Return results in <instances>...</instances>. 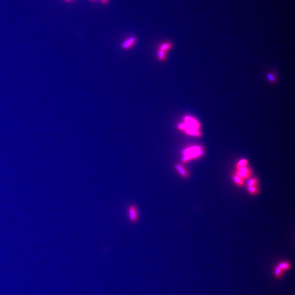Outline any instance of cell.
<instances>
[{"instance_id": "e0dca14e", "label": "cell", "mask_w": 295, "mask_h": 295, "mask_svg": "<svg viewBox=\"0 0 295 295\" xmlns=\"http://www.w3.org/2000/svg\"><path fill=\"white\" fill-rule=\"evenodd\" d=\"M64 1H66V2H70V1H73V0H64Z\"/></svg>"}, {"instance_id": "30bf717a", "label": "cell", "mask_w": 295, "mask_h": 295, "mask_svg": "<svg viewBox=\"0 0 295 295\" xmlns=\"http://www.w3.org/2000/svg\"><path fill=\"white\" fill-rule=\"evenodd\" d=\"M246 161L245 160H241L240 162H239L238 165H239V166H240L243 167V166H244L246 165Z\"/></svg>"}, {"instance_id": "6da1fadb", "label": "cell", "mask_w": 295, "mask_h": 295, "mask_svg": "<svg viewBox=\"0 0 295 295\" xmlns=\"http://www.w3.org/2000/svg\"><path fill=\"white\" fill-rule=\"evenodd\" d=\"M184 123L180 124L178 126L180 129L184 130L190 135H200V132H199L200 124L197 120L194 118L187 116L184 118Z\"/></svg>"}, {"instance_id": "9c48e42d", "label": "cell", "mask_w": 295, "mask_h": 295, "mask_svg": "<svg viewBox=\"0 0 295 295\" xmlns=\"http://www.w3.org/2000/svg\"><path fill=\"white\" fill-rule=\"evenodd\" d=\"M248 175V173H246V172H241L240 171L238 173V175L240 177H242V178H243V177H245L247 176Z\"/></svg>"}, {"instance_id": "3957f363", "label": "cell", "mask_w": 295, "mask_h": 295, "mask_svg": "<svg viewBox=\"0 0 295 295\" xmlns=\"http://www.w3.org/2000/svg\"><path fill=\"white\" fill-rule=\"evenodd\" d=\"M129 219L131 222H137L139 219V213L137 207L135 205H131L128 207Z\"/></svg>"}, {"instance_id": "ac0fdd59", "label": "cell", "mask_w": 295, "mask_h": 295, "mask_svg": "<svg viewBox=\"0 0 295 295\" xmlns=\"http://www.w3.org/2000/svg\"><path fill=\"white\" fill-rule=\"evenodd\" d=\"M106 1H107V0H102V1H103V2H105Z\"/></svg>"}, {"instance_id": "7a4b0ae2", "label": "cell", "mask_w": 295, "mask_h": 295, "mask_svg": "<svg viewBox=\"0 0 295 295\" xmlns=\"http://www.w3.org/2000/svg\"><path fill=\"white\" fill-rule=\"evenodd\" d=\"M203 153V151L201 150L200 147L199 146H193L187 148L183 151V154L184 156L182 160L186 161L189 160L191 158L196 157L198 156H200Z\"/></svg>"}, {"instance_id": "5bb4252c", "label": "cell", "mask_w": 295, "mask_h": 295, "mask_svg": "<svg viewBox=\"0 0 295 295\" xmlns=\"http://www.w3.org/2000/svg\"><path fill=\"white\" fill-rule=\"evenodd\" d=\"M254 181L253 180H250L248 181V184L250 186H252L253 185H254Z\"/></svg>"}, {"instance_id": "8fae6325", "label": "cell", "mask_w": 295, "mask_h": 295, "mask_svg": "<svg viewBox=\"0 0 295 295\" xmlns=\"http://www.w3.org/2000/svg\"><path fill=\"white\" fill-rule=\"evenodd\" d=\"M234 180L235 181L236 183H237L238 184H240L241 183V180H240V177H234Z\"/></svg>"}, {"instance_id": "2e32d148", "label": "cell", "mask_w": 295, "mask_h": 295, "mask_svg": "<svg viewBox=\"0 0 295 295\" xmlns=\"http://www.w3.org/2000/svg\"><path fill=\"white\" fill-rule=\"evenodd\" d=\"M159 55L160 57L162 58V57H163V56H164V53L162 51H160V52H159Z\"/></svg>"}, {"instance_id": "5b68a950", "label": "cell", "mask_w": 295, "mask_h": 295, "mask_svg": "<svg viewBox=\"0 0 295 295\" xmlns=\"http://www.w3.org/2000/svg\"><path fill=\"white\" fill-rule=\"evenodd\" d=\"M285 272L282 270L280 267L275 264L272 268V273L273 277L277 279H281L284 275Z\"/></svg>"}, {"instance_id": "ba28073f", "label": "cell", "mask_w": 295, "mask_h": 295, "mask_svg": "<svg viewBox=\"0 0 295 295\" xmlns=\"http://www.w3.org/2000/svg\"><path fill=\"white\" fill-rule=\"evenodd\" d=\"M267 78H268V80H270V81L272 83H274L275 81V75H274L273 73H268L267 75Z\"/></svg>"}, {"instance_id": "52a82bcc", "label": "cell", "mask_w": 295, "mask_h": 295, "mask_svg": "<svg viewBox=\"0 0 295 295\" xmlns=\"http://www.w3.org/2000/svg\"><path fill=\"white\" fill-rule=\"evenodd\" d=\"M176 168L177 170H178V172L180 173V175L183 176H185L186 174V171L184 170V169L183 168V167L179 165H176Z\"/></svg>"}, {"instance_id": "4fadbf2b", "label": "cell", "mask_w": 295, "mask_h": 295, "mask_svg": "<svg viewBox=\"0 0 295 295\" xmlns=\"http://www.w3.org/2000/svg\"><path fill=\"white\" fill-rule=\"evenodd\" d=\"M240 171H241V172H243L248 173V170H247L245 167H242L241 168H240Z\"/></svg>"}, {"instance_id": "9a60e30c", "label": "cell", "mask_w": 295, "mask_h": 295, "mask_svg": "<svg viewBox=\"0 0 295 295\" xmlns=\"http://www.w3.org/2000/svg\"><path fill=\"white\" fill-rule=\"evenodd\" d=\"M168 48V44H164V45H163L162 46V50H166V49H167Z\"/></svg>"}, {"instance_id": "277c9868", "label": "cell", "mask_w": 295, "mask_h": 295, "mask_svg": "<svg viewBox=\"0 0 295 295\" xmlns=\"http://www.w3.org/2000/svg\"><path fill=\"white\" fill-rule=\"evenodd\" d=\"M284 272L290 270L292 267V264L289 260H280L276 264Z\"/></svg>"}, {"instance_id": "7c38bea8", "label": "cell", "mask_w": 295, "mask_h": 295, "mask_svg": "<svg viewBox=\"0 0 295 295\" xmlns=\"http://www.w3.org/2000/svg\"><path fill=\"white\" fill-rule=\"evenodd\" d=\"M248 190H249L250 192H252V193H253V192H254L255 191V188H254V187H253V186H250V187H249V188H248Z\"/></svg>"}, {"instance_id": "8992f818", "label": "cell", "mask_w": 295, "mask_h": 295, "mask_svg": "<svg viewBox=\"0 0 295 295\" xmlns=\"http://www.w3.org/2000/svg\"><path fill=\"white\" fill-rule=\"evenodd\" d=\"M135 41V39L132 37L130 38V39H129L128 40L125 41V42L123 44V47L124 48H127L128 47H129L130 45H131Z\"/></svg>"}]
</instances>
